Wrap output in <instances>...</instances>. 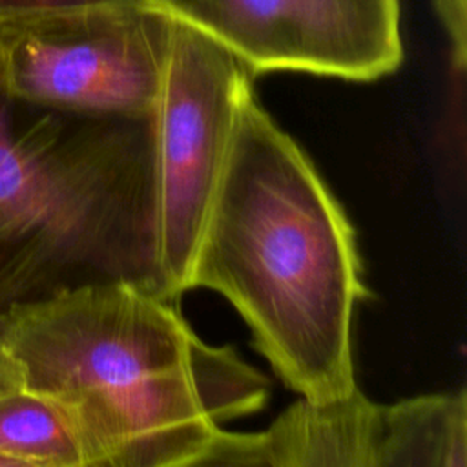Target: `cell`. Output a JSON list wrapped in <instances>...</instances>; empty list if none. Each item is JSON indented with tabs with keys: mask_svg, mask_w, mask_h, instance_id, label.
Segmentation results:
<instances>
[{
	"mask_svg": "<svg viewBox=\"0 0 467 467\" xmlns=\"http://www.w3.org/2000/svg\"><path fill=\"white\" fill-rule=\"evenodd\" d=\"M9 244L22 277L151 292L150 119L31 106L0 78V248Z\"/></svg>",
	"mask_w": 467,
	"mask_h": 467,
	"instance_id": "cell-3",
	"label": "cell"
},
{
	"mask_svg": "<svg viewBox=\"0 0 467 467\" xmlns=\"http://www.w3.org/2000/svg\"><path fill=\"white\" fill-rule=\"evenodd\" d=\"M119 2H148V0H0V22L31 18V16L86 7V5L119 4Z\"/></svg>",
	"mask_w": 467,
	"mask_h": 467,
	"instance_id": "cell-11",
	"label": "cell"
},
{
	"mask_svg": "<svg viewBox=\"0 0 467 467\" xmlns=\"http://www.w3.org/2000/svg\"><path fill=\"white\" fill-rule=\"evenodd\" d=\"M465 389L379 405L368 467H443L454 412Z\"/></svg>",
	"mask_w": 467,
	"mask_h": 467,
	"instance_id": "cell-8",
	"label": "cell"
},
{
	"mask_svg": "<svg viewBox=\"0 0 467 467\" xmlns=\"http://www.w3.org/2000/svg\"><path fill=\"white\" fill-rule=\"evenodd\" d=\"M443 467H467V400L454 412Z\"/></svg>",
	"mask_w": 467,
	"mask_h": 467,
	"instance_id": "cell-13",
	"label": "cell"
},
{
	"mask_svg": "<svg viewBox=\"0 0 467 467\" xmlns=\"http://www.w3.org/2000/svg\"><path fill=\"white\" fill-rule=\"evenodd\" d=\"M173 467H279V463L268 429L261 432L224 429L204 451Z\"/></svg>",
	"mask_w": 467,
	"mask_h": 467,
	"instance_id": "cell-10",
	"label": "cell"
},
{
	"mask_svg": "<svg viewBox=\"0 0 467 467\" xmlns=\"http://www.w3.org/2000/svg\"><path fill=\"white\" fill-rule=\"evenodd\" d=\"M0 467H53L42 462H35V460H27V458H18V456H11V454H2L0 452Z\"/></svg>",
	"mask_w": 467,
	"mask_h": 467,
	"instance_id": "cell-15",
	"label": "cell"
},
{
	"mask_svg": "<svg viewBox=\"0 0 467 467\" xmlns=\"http://www.w3.org/2000/svg\"><path fill=\"white\" fill-rule=\"evenodd\" d=\"M0 452L53 467H86L73 418L55 400L27 389L0 396Z\"/></svg>",
	"mask_w": 467,
	"mask_h": 467,
	"instance_id": "cell-9",
	"label": "cell"
},
{
	"mask_svg": "<svg viewBox=\"0 0 467 467\" xmlns=\"http://www.w3.org/2000/svg\"><path fill=\"white\" fill-rule=\"evenodd\" d=\"M443 29L452 49V62L458 71L465 67V0H434Z\"/></svg>",
	"mask_w": 467,
	"mask_h": 467,
	"instance_id": "cell-12",
	"label": "cell"
},
{
	"mask_svg": "<svg viewBox=\"0 0 467 467\" xmlns=\"http://www.w3.org/2000/svg\"><path fill=\"white\" fill-rule=\"evenodd\" d=\"M250 71L221 44L173 20L151 130V292H190L197 241L230 151Z\"/></svg>",
	"mask_w": 467,
	"mask_h": 467,
	"instance_id": "cell-4",
	"label": "cell"
},
{
	"mask_svg": "<svg viewBox=\"0 0 467 467\" xmlns=\"http://www.w3.org/2000/svg\"><path fill=\"white\" fill-rule=\"evenodd\" d=\"M376 410L361 390L330 405L294 401L266 427L279 467H368Z\"/></svg>",
	"mask_w": 467,
	"mask_h": 467,
	"instance_id": "cell-7",
	"label": "cell"
},
{
	"mask_svg": "<svg viewBox=\"0 0 467 467\" xmlns=\"http://www.w3.org/2000/svg\"><path fill=\"white\" fill-rule=\"evenodd\" d=\"M188 288L226 299L299 400L330 405L359 390L356 323L368 290L354 224L252 89L237 111Z\"/></svg>",
	"mask_w": 467,
	"mask_h": 467,
	"instance_id": "cell-1",
	"label": "cell"
},
{
	"mask_svg": "<svg viewBox=\"0 0 467 467\" xmlns=\"http://www.w3.org/2000/svg\"><path fill=\"white\" fill-rule=\"evenodd\" d=\"M24 389V378L18 363L0 345V396Z\"/></svg>",
	"mask_w": 467,
	"mask_h": 467,
	"instance_id": "cell-14",
	"label": "cell"
},
{
	"mask_svg": "<svg viewBox=\"0 0 467 467\" xmlns=\"http://www.w3.org/2000/svg\"><path fill=\"white\" fill-rule=\"evenodd\" d=\"M173 20L148 2L86 5L0 22V78L26 104L148 119Z\"/></svg>",
	"mask_w": 467,
	"mask_h": 467,
	"instance_id": "cell-5",
	"label": "cell"
},
{
	"mask_svg": "<svg viewBox=\"0 0 467 467\" xmlns=\"http://www.w3.org/2000/svg\"><path fill=\"white\" fill-rule=\"evenodd\" d=\"M0 345L24 389L73 418L86 467H173L270 396L235 348L202 341L173 301L130 281L18 301L0 316Z\"/></svg>",
	"mask_w": 467,
	"mask_h": 467,
	"instance_id": "cell-2",
	"label": "cell"
},
{
	"mask_svg": "<svg viewBox=\"0 0 467 467\" xmlns=\"http://www.w3.org/2000/svg\"><path fill=\"white\" fill-rule=\"evenodd\" d=\"M228 49L250 75L368 82L403 62L400 0H148Z\"/></svg>",
	"mask_w": 467,
	"mask_h": 467,
	"instance_id": "cell-6",
	"label": "cell"
}]
</instances>
